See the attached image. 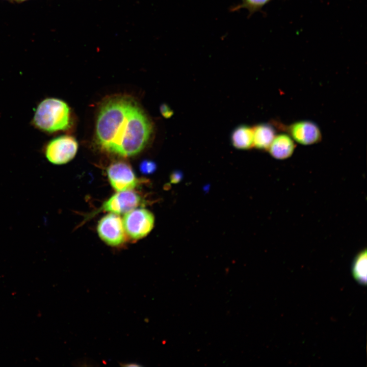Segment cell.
<instances>
[{"label": "cell", "instance_id": "6", "mask_svg": "<svg viewBox=\"0 0 367 367\" xmlns=\"http://www.w3.org/2000/svg\"><path fill=\"white\" fill-rule=\"evenodd\" d=\"M107 172L112 187L117 192L132 190L139 183L132 167L125 162L112 164Z\"/></svg>", "mask_w": 367, "mask_h": 367}, {"label": "cell", "instance_id": "1", "mask_svg": "<svg viewBox=\"0 0 367 367\" xmlns=\"http://www.w3.org/2000/svg\"><path fill=\"white\" fill-rule=\"evenodd\" d=\"M152 132L151 121L130 96L111 97L100 107L96 137L108 152L125 157L135 155L145 147Z\"/></svg>", "mask_w": 367, "mask_h": 367}, {"label": "cell", "instance_id": "2", "mask_svg": "<svg viewBox=\"0 0 367 367\" xmlns=\"http://www.w3.org/2000/svg\"><path fill=\"white\" fill-rule=\"evenodd\" d=\"M31 123L48 135L68 130L71 125L70 109L62 99L45 98L37 104Z\"/></svg>", "mask_w": 367, "mask_h": 367}, {"label": "cell", "instance_id": "14", "mask_svg": "<svg viewBox=\"0 0 367 367\" xmlns=\"http://www.w3.org/2000/svg\"><path fill=\"white\" fill-rule=\"evenodd\" d=\"M156 167L155 163L149 160H144L140 165V171L145 174L152 173L155 170Z\"/></svg>", "mask_w": 367, "mask_h": 367}, {"label": "cell", "instance_id": "8", "mask_svg": "<svg viewBox=\"0 0 367 367\" xmlns=\"http://www.w3.org/2000/svg\"><path fill=\"white\" fill-rule=\"evenodd\" d=\"M289 136L302 145H311L321 140L322 134L319 126L310 121L302 120L285 126Z\"/></svg>", "mask_w": 367, "mask_h": 367}, {"label": "cell", "instance_id": "3", "mask_svg": "<svg viewBox=\"0 0 367 367\" xmlns=\"http://www.w3.org/2000/svg\"><path fill=\"white\" fill-rule=\"evenodd\" d=\"M78 148L76 139L69 135H62L49 140L42 151L47 160L55 165H63L75 156Z\"/></svg>", "mask_w": 367, "mask_h": 367}, {"label": "cell", "instance_id": "16", "mask_svg": "<svg viewBox=\"0 0 367 367\" xmlns=\"http://www.w3.org/2000/svg\"><path fill=\"white\" fill-rule=\"evenodd\" d=\"M179 175H180L179 173H176H176L175 172L173 174H172V176H171V182H174V183L176 182H177L178 181L176 179H177V177H180V176H179Z\"/></svg>", "mask_w": 367, "mask_h": 367}, {"label": "cell", "instance_id": "5", "mask_svg": "<svg viewBox=\"0 0 367 367\" xmlns=\"http://www.w3.org/2000/svg\"><path fill=\"white\" fill-rule=\"evenodd\" d=\"M97 232L99 237L107 244L118 246L126 240V233L123 221L116 214H109L98 222Z\"/></svg>", "mask_w": 367, "mask_h": 367}, {"label": "cell", "instance_id": "17", "mask_svg": "<svg viewBox=\"0 0 367 367\" xmlns=\"http://www.w3.org/2000/svg\"><path fill=\"white\" fill-rule=\"evenodd\" d=\"M16 1L21 2V1H25V0H16Z\"/></svg>", "mask_w": 367, "mask_h": 367}, {"label": "cell", "instance_id": "11", "mask_svg": "<svg viewBox=\"0 0 367 367\" xmlns=\"http://www.w3.org/2000/svg\"><path fill=\"white\" fill-rule=\"evenodd\" d=\"M232 146L239 149H249L253 147V127L241 125L235 128L231 135Z\"/></svg>", "mask_w": 367, "mask_h": 367}, {"label": "cell", "instance_id": "15", "mask_svg": "<svg viewBox=\"0 0 367 367\" xmlns=\"http://www.w3.org/2000/svg\"><path fill=\"white\" fill-rule=\"evenodd\" d=\"M160 112L163 116L166 118H170L173 114V111L166 104H162L160 107Z\"/></svg>", "mask_w": 367, "mask_h": 367}, {"label": "cell", "instance_id": "4", "mask_svg": "<svg viewBox=\"0 0 367 367\" xmlns=\"http://www.w3.org/2000/svg\"><path fill=\"white\" fill-rule=\"evenodd\" d=\"M122 221L126 234L132 239L138 240L151 231L153 227L154 218L147 209L135 208L125 213Z\"/></svg>", "mask_w": 367, "mask_h": 367}, {"label": "cell", "instance_id": "10", "mask_svg": "<svg viewBox=\"0 0 367 367\" xmlns=\"http://www.w3.org/2000/svg\"><path fill=\"white\" fill-rule=\"evenodd\" d=\"M253 147L268 150L276 136L274 127L268 123H260L253 127Z\"/></svg>", "mask_w": 367, "mask_h": 367}, {"label": "cell", "instance_id": "13", "mask_svg": "<svg viewBox=\"0 0 367 367\" xmlns=\"http://www.w3.org/2000/svg\"><path fill=\"white\" fill-rule=\"evenodd\" d=\"M273 0H242V3L232 8V11H238L241 9H245L249 13V16L255 12L260 11L267 4Z\"/></svg>", "mask_w": 367, "mask_h": 367}, {"label": "cell", "instance_id": "12", "mask_svg": "<svg viewBox=\"0 0 367 367\" xmlns=\"http://www.w3.org/2000/svg\"><path fill=\"white\" fill-rule=\"evenodd\" d=\"M352 273L356 281L360 284L366 283V251H362L355 258L352 266Z\"/></svg>", "mask_w": 367, "mask_h": 367}, {"label": "cell", "instance_id": "7", "mask_svg": "<svg viewBox=\"0 0 367 367\" xmlns=\"http://www.w3.org/2000/svg\"><path fill=\"white\" fill-rule=\"evenodd\" d=\"M142 202L141 196L132 190L118 192L102 205L101 210L116 214L126 213Z\"/></svg>", "mask_w": 367, "mask_h": 367}, {"label": "cell", "instance_id": "9", "mask_svg": "<svg viewBox=\"0 0 367 367\" xmlns=\"http://www.w3.org/2000/svg\"><path fill=\"white\" fill-rule=\"evenodd\" d=\"M296 145L293 139L288 135H276L268 150L275 159H286L294 152Z\"/></svg>", "mask_w": 367, "mask_h": 367}]
</instances>
